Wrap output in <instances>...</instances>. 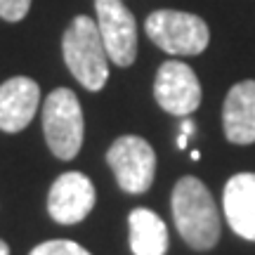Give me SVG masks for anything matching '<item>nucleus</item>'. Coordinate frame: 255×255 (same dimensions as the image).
<instances>
[{
    "label": "nucleus",
    "instance_id": "nucleus-1",
    "mask_svg": "<svg viewBox=\"0 0 255 255\" xmlns=\"http://www.w3.org/2000/svg\"><path fill=\"white\" fill-rule=\"evenodd\" d=\"M173 220L184 244L194 251H210L220 241V213L208 187L199 177H182L173 189Z\"/></svg>",
    "mask_w": 255,
    "mask_h": 255
},
{
    "label": "nucleus",
    "instance_id": "nucleus-2",
    "mask_svg": "<svg viewBox=\"0 0 255 255\" xmlns=\"http://www.w3.org/2000/svg\"><path fill=\"white\" fill-rule=\"evenodd\" d=\"M62 55L69 71L85 90L97 92L109 76V55L102 43L100 28L90 17H76L64 31Z\"/></svg>",
    "mask_w": 255,
    "mask_h": 255
},
{
    "label": "nucleus",
    "instance_id": "nucleus-3",
    "mask_svg": "<svg viewBox=\"0 0 255 255\" xmlns=\"http://www.w3.org/2000/svg\"><path fill=\"white\" fill-rule=\"evenodd\" d=\"M43 132L50 151L57 158L71 161L78 156L85 135V121L81 102L73 90L57 88L47 95L43 104Z\"/></svg>",
    "mask_w": 255,
    "mask_h": 255
},
{
    "label": "nucleus",
    "instance_id": "nucleus-4",
    "mask_svg": "<svg viewBox=\"0 0 255 255\" xmlns=\"http://www.w3.org/2000/svg\"><path fill=\"white\" fill-rule=\"evenodd\" d=\"M146 36L156 47L175 57L201 55L210 43L208 24L191 12L180 9H156L146 17Z\"/></svg>",
    "mask_w": 255,
    "mask_h": 255
},
{
    "label": "nucleus",
    "instance_id": "nucleus-5",
    "mask_svg": "<svg viewBox=\"0 0 255 255\" xmlns=\"http://www.w3.org/2000/svg\"><path fill=\"white\" fill-rule=\"evenodd\" d=\"M116 182L128 194H144L156 175V154L151 144L137 135L119 137L107 151Z\"/></svg>",
    "mask_w": 255,
    "mask_h": 255
},
{
    "label": "nucleus",
    "instance_id": "nucleus-6",
    "mask_svg": "<svg viewBox=\"0 0 255 255\" xmlns=\"http://www.w3.org/2000/svg\"><path fill=\"white\" fill-rule=\"evenodd\" d=\"M97 28L107 55L116 66H130L137 57V24L123 0H95Z\"/></svg>",
    "mask_w": 255,
    "mask_h": 255
},
{
    "label": "nucleus",
    "instance_id": "nucleus-7",
    "mask_svg": "<svg viewBox=\"0 0 255 255\" xmlns=\"http://www.w3.org/2000/svg\"><path fill=\"white\" fill-rule=\"evenodd\" d=\"M154 97L168 114L189 116L201 104V83L184 62H165L154 78Z\"/></svg>",
    "mask_w": 255,
    "mask_h": 255
},
{
    "label": "nucleus",
    "instance_id": "nucleus-8",
    "mask_svg": "<svg viewBox=\"0 0 255 255\" xmlns=\"http://www.w3.org/2000/svg\"><path fill=\"white\" fill-rule=\"evenodd\" d=\"M95 184L83 173H64L59 175L47 194V213L59 225H76L85 220L95 208Z\"/></svg>",
    "mask_w": 255,
    "mask_h": 255
},
{
    "label": "nucleus",
    "instance_id": "nucleus-9",
    "mask_svg": "<svg viewBox=\"0 0 255 255\" xmlns=\"http://www.w3.org/2000/svg\"><path fill=\"white\" fill-rule=\"evenodd\" d=\"M40 104V88L26 76H14L0 85V130L21 132L33 121Z\"/></svg>",
    "mask_w": 255,
    "mask_h": 255
},
{
    "label": "nucleus",
    "instance_id": "nucleus-10",
    "mask_svg": "<svg viewBox=\"0 0 255 255\" xmlns=\"http://www.w3.org/2000/svg\"><path fill=\"white\" fill-rule=\"evenodd\" d=\"M222 208L229 227L241 239L255 241V173L229 177L222 191Z\"/></svg>",
    "mask_w": 255,
    "mask_h": 255
},
{
    "label": "nucleus",
    "instance_id": "nucleus-11",
    "mask_svg": "<svg viewBox=\"0 0 255 255\" xmlns=\"http://www.w3.org/2000/svg\"><path fill=\"white\" fill-rule=\"evenodd\" d=\"M225 137L234 144L255 142V81L237 83L225 97L222 107Z\"/></svg>",
    "mask_w": 255,
    "mask_h": 255
},
{
    "label": "nucleus",
    "instance_id": "nucleus-12",
    "mask_svg": "<svg viewBox=\"0 0 255 255\" xmlns=\"http://www.w3.org/2000/svg\"><path fill=\"white\" fill-rule=\"evenodd\" d=\"M130 248L135 255H165L168 253V227L154 210L135 208L128 218Z\"/></svg>",
    "mask_w": 255,
    "mask_h": 255
},
{
    "label": "nucleus",
    "instance_id": "nucleus-13",
    "mask_svg": "<svg viewBox=\"0 0 255 255\" xmlns=\"http://www.w3.org/2000/svg\"><path fill=\"white\" fill-rule=\"evenodd\" d=\"M28 255H90V253L76 241L55 239V241H45V244L36 246Z\"/></svg>",
    "mask_w": 255,
    "mask_h": 255
},
{
    "label": "nucleus",
    "instance_id": "nucleus-14",
    "mask_svg": "<svg viewBox=\"0 0 255 255\" xmlns=\"http://www.w3.org/2000/svg\"><path fill=\"white\" fill-rule=\"evenodd\" d=\"M31 9V0H0V19L21 21Z\"/></svg>",
    "mask_w": 255,
    "mask_h": 255
},
{
    "label": "nucleus",
    "instance_id": "nucleus-15",
    "mask_svg": "<svg viewBox=\"0 0 255 255\" xmlns=\"http://www.w3.org/2000/svg\"><path fill=\"white\" fill-rule=\"evenodd\" d=\"M182 135H187V137L194 135V123H191L189 119H187V121L182 123Z\"/></svg>",
    "mask_w": 255,
    "mask_h": 255
},
{
    "label": "nucleus",
    "instance_id": "nucleus-16",
    "mask_svg": "<svg viewBox=\"0 0 255 255\" xmlns=\"http://www.w3.org/2000/svg\"><path fill=\"white\" fill-rule=\"evenodd\" d=\"M187 142H189V137H187V135L177 137V146H180V149H184V146H187Z\"/></svg>",
    "mask_w": 255,
    "mask_h": 255
},
{
    "label": "nucleus",
    "instance_id": "nucleus-17",
    "mask_svg": "<svg viewBox=\"0 0 255 255\" xmlns=\"http://www.w3.org/2000/svg\"><path fill=\"white\" fill-rule=\"evenodd\" d=\"M0 255H9V246L2 241V239H0Z\"/></svg>",
    "mask_w": 255,
    "mask_h": 255
}]
</instances>
